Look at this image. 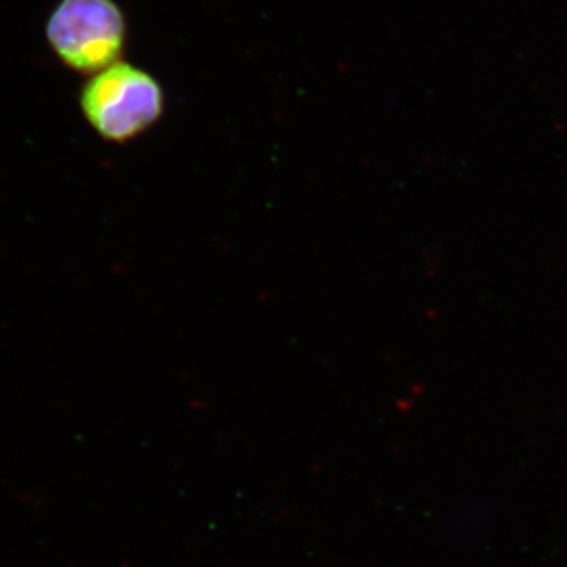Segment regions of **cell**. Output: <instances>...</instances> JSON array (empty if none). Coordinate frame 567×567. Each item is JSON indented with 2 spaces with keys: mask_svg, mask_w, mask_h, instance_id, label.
Masks as SVG:
<instances>
[{
  "mask_svg": "<svg viewBox=\"0 0 567 567\" xmlns=\"http://www.w3.org/2000/svg\"><path fill=\"white\" fill-rule=\"evenodd\" d=\"M47 39L63 65L95 74L121 62L125 14L114 0H61L48 20Z\"/></svg>",
  "mask_w": 567,
  "mask_h": 567,
  "instance_id": "7a4b0ae2",
  "label": "cell"
},
{
  "mask_svg": "<svg viewBox=\"0 0 567 567\" xmlns=\"http://www.w3.org/2000/svg\"><path fill=\"white\" fill-rule=\"evenodd\" d=\"M81 110L103 140L132 141L159 121L164 111L162 84L132 63L115 62L92 74L82 87Z\"/></svg>",
  "mask_w": 567,
  "mask_h": 567,
  "instance_id": "6da1fadb",
  "label": "cell"
}]
</instances>
